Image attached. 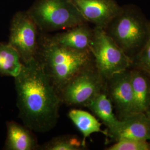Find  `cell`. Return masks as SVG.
<instances>
[{"instance_id": "obj_18", "label": "cell", "mask_w": 150, "mask_h": 150, "mask_svg": "<svg viewBox=\"0 0 150 150\" xmlns=\"http://www.w3.org/2000/svg\"><path fill=\"white\" fill-rule=\"evenodd\" d=\"M107 150H150V143L147 140L135 139H119Z\"/></svg>"}, {"instance_id": "obj_21", "label": "cell", "mask_w": 150, "mask_h": 150, "mask_svg": "<svg viewBox=\"0 0 150 150\" xmlns=\"http://www.w3.org/2000/svg\"></svg>"}, {"instance_id": "obj_1", "label": "cell", "mask_w": 150, "mask_h": 150, "mask_svg": "<svg viewBox=\"0 0 150 150\" xmlns=\"http://www.w3.org/2000/svg\"><path fill=\"white\" fill-rule=\"evenodd\" d=\"M19 117L33 131L44 133L54 129L62 103L43 65L38 57L23 63L15 77Z\"/></svg>"}, {"instance_id": "obj_14", "label": "cell", "mask_w": 150, "mask_h": 150, "mask_svg": "<svg viewBox=\"0 0 150 150\" xmlns=\"http://www.w3.org/2000/svg\"><path fill=\"white\" fill-rule=\"evenodd\" d=\"M87 107L107 127V135L117 128L120 120L113 112V107L107 95L106 86L92 100Z\"/></svg>"}, {"instance_id": "obj_9", "label": "cell", "mask_w": 150, "mask_h": 150, "mask_svg": "<svg viewBox=\"0 0 150 150\" xmlns=\"http://www.w3.org/2000/svg\"><path fill=\"white\" fill-rule=\"evenodd\" d=\"M87 22L105 29L121 6L115 0H71Z\"/></svg>"}, {"instance_id": "obj_11", "label": "cell", "mask_w": 150, "mask_h": 150, "mask_svg": "<svg viewBox=\"0 0 150 150\" xmlns=\"http://www.w3.org/2000/svg\"><path fill=\"white\" fill-rule=\"evenodd\" d=\"M93 30L87 22L67 29L50 37L54 42L66 48L76 51H90Z\"/></svg>"}, {"instance_id": "obj_10", "label": "cell", "mask_w": 150, "mask_h": 150, "mask_svg": "<svg viewBox=\"0 0 150 150\" xmlns=\"http://www.w3.org/2000/svg\"><path fill=\"white\" fill-rule=\"evenodd\" d=\"M150 119L145 113H132L120 120L117 128L108 136L119 139L150 140Z\"/></svg>"}, {"instance_id": "obj_3", "label": "cell", "mask_w": 150, "mask_h": 150, "mask_svg": "<svg viewBox=\"0 0 150 150\" xmlns=\"http://www.w3.org/2000/svg\"><path fill=\"white\" fill-rule=\"evenodd\" d=\"M104 30L132 60L147 41L150 21L138 6L126 4L121 6L117 15Z\"/></svg>"}, {"instance_id": "obj_17", "label": "cell", "mask_w": 150, "mask_h": 150, "mask_svg": "<svg viewBox=\"0 0 150 150\" xmlns=\"http://www.w3.org/2000/svg\"><path fill=\"white\" fill-rule=\"evenodd\" d=\"M39 147L43 150H80L85 147L77 136L67 134L54 137Z\"/></svg>"}, {"instance_id": "obj_5", "label": "cell", "mask_w": 150, "mask_h": 150, "mask_svg": "<svg viewBox=\"0 0 150 150\" xmlns=\"http://www.w3.org/2000/svg\"><path fill=\"white\" fill-rule=\"evenodd\" d=\"M90 51L97 69L105 80L131 67V59L102 28H93Z\"/></svg>"}, {"instance_id": "obj_19", "label": "cell", "mask_w": 150, "mask_h": 150, "mask_svg": "<svg viewBox=\"0 0 150 150\" xmlns=\"http://www.w3.org/2000/svg\"><path fill=\"white\" fill-rule=\"evenodd\" d=\"M146 72L150 76V30L147 41L144 47L131 60V67Z\"/></svg>"}, {"instance_id": "obj_8", "label": "cell", "mask_w": 150, "mask_h": 150, "mask_svg": "<svg viewBox=\"0 0 150 150\" xmlns=\"http://www.w3.org/2000/svg\"><path fill=\"white\" fill-rule=\"evenodd\" d=\"M106 89L119 120L132 113L134 98L130 68L106 79Z\"/></svg>"}, {"instance_id": "obj_15", "label": "cell", "mask_w": 150, "mask_h": 150, "mask_svg": "<svg viewBox=\"0 0 150 150\" xmlns=\"http://www.w3.org/2000/svg\"><path fill=\"white\" fill-rule=\"evenodd\" d=\"M69 117L75 126L83 134L82 144L85 147L86 139L93 133L100 132L107 135V131L101 129L102 123L94 116L88 112L80 109H72L69 112Z\"/></svg>"}, {"instance_id": "obj_13", "label": "cell", "mask_w": 150, "mask_h": 150, "mask_svg": "<svg viewBox=\"0 0 150 150\" xmlns=\"http://www.w3.org/2000/svg\"><path fill=\"white\" fill-rule=\"evenodd\" d=\"M133 92L132 113H145L150 100V76L146 72L131 67Z\"/></svg>"}, {"instance_id": "obj_16", "label": "cell", "mask_w": 150, "mask_h": 150, "mask_svg": "<svg viewBox=\"0 0 150 150\" xmlns=\"http://www.w3.org/2000/svg\"><path fill=\"white\" fill-rule=\"evenodd\" d=\"M22 66L21 57L16 50L8 42H0V75L15 78Z\"/></svg>"}, {"instance_id": "obj_12", "label": "cell", "mask_w": 150, "mask_h": 150, "mask_svg": "<svg viewBox=\"0 0 150 150\" xmlns=\"http://www.w3.org/2000/svg\"><path fill=\"white\" fill-rule=\"evenodd\" d=\"M7 137L4 149L34 150L38 147V141L32 130L15 121L6 123Z\"/></svg>"}, {"instance_id": "obj_2", "label": "cell", "mask_w": 150, "mask_h": 150, "mask_svg": "<svg viewBox=\"0 0 150 150\" xmlns=\"http://www.w3.org/2000/svg\"><path fill=\"white\" fill-rule=\"evenodd\" d=\"M37 57L59 92L75 75L93 61L91 51L64 47L46 35L39 39Z\"/></svg>"}, {"instance_id": "obj_4", "label": "cell", "mask_w": 150, "mask_h": 150, "mask_svg": "<svg viewBox=\"0 0 150 150\" xmlns=\"http://www.w3.org/2000/svg\"><path fill=\"white\" fill-rule=\"evenodd\" d=\"M27 12L41 32L67 30L87 22L71 0H36Z\"/></svg>"}, {"instance_id": "obj_6", "label": "cell", "mask_w": 150, "mask_h": 150, "mask_svg": "<svg viewBox=\"0 0 150 150\" xmlns=\"http://www.w3.org/2000/svg\"><path fill=\"white\" fill-rule=\"evenodd\" d=\"M106 80L100 74L93 60L75 75L59 91L62 103L85 106L105 87Z\"/></svg>"}, {"instance_id": "obj_20", "label": "cell", "mask_w": 150, "mask_h": 150, "mask_svg": "<svg viewBox=\"0 0 150 150\" xmlns=\"http://www.w3.org/2000/svg\"><path fill=\"white\" fill-rule=\"evenodd\" d=\"M145 113L146 115V116L150 119V100Z\"/></svg>"}, {"instance_id": "obj_7", "label": "cell", "mask_w": 150, "mask_h": 150, "mask_svg": "<svg viewBox=\"0 0 150 150\" xmlns=\"http://www.w3.org/2000/svg\"><path fill=\"white\" fill-rule=\"evenodd\" d=\"M38 28L27 11H19L11 19L8 43L20 54L23 63L37 57Z\"/></svg>"}]
</instances>
